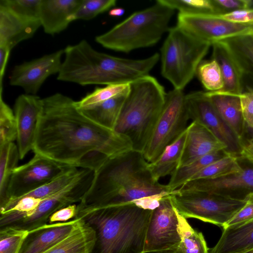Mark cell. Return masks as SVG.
<instances>
[{
    "label": "cell",
    "mask_w": 253,
    "mask_h": 253,
    "mask_svg": "<svg viewBox=\"0 0 253 253\" xmlns=\"http://www.w3.org/2000/svg\"><path fill=\"white\" fill-rule=\"evenodd\" d=\"M42 102L34 154L79 168L83 159L94 151L110 157L132 150L128 138L91 121L72 98L57 93Z\"/></svg>",
    "instance_id": "obj_1"
},
{
    "label": "cell",
    "mask_w": 253,
    "mask_h": 253,
    "mask_svg": "<svg viewBox=\"0 0 253 253\" xmlns=\"http://www.w3.org/2000/svg\"><path fill=\"white\" fill-rule=\"evenodd\" d=\"M172 193L167 184L154 179L142 153L131 150L107 157L94 171L91 185L77 205L76 216L131 203L153 210Z\"/></svg>",
    "instance_id": "obj_2"
},
{
    "label": "cell",
    "mask_w": 253,
    "mask_h": 253,
    "mask_svg": "<svg viewBox=\"0 0 253 253\" xmlns=\"http://www.w3.org/2000/svg\"><path fill=\"white\" fill-rule=\"evenodd\" d=\"M64 51L57 80L82 85L130 84L149 75L160 59L158 53L142 59L113 56L96 50L84 40Z\"/></svg>",
    "instance_id": "obj_3"
},
{
    "label": "cell",
    "mask_w": 253,
    "mask_h": 253,
    "mask_svg": "<svg viewBox=\"0 0 253 253\" xmlns=\"http://www.w3.org/2000/svg\"><path fill=\"white\" fill-rule=\"evenodd\" d=\"M152 211L131 203L94 210L76 217L95 231L92 253H142Z\"/></svg>",
    "instance_id": "obj_4"
},
{
    "label": "cell",
    "mask_w": 253,
    "mask_h": 253,
    "mask_svg": "<svg viewBox=\"0 0 253 253\" xmlns=\"http://www.w3.org/2000/svg\"><path fill=\"white\" fill-rule=\"evenodd\" d=\"M167 92L150 75L129 84L114 129L128 138L132 150L142 152L164 105Z\"/></svg>",
    "instance_id": "obj_5"
},
{
    "label": "cell",
    "mask_w": 253,
    "mask_h": 253,
    "mask_svg": "<svg viewBox=\"0 0 253 253\" xmlns=\"http://www.w3.org/2000/svg\"><path fill=\"white\" fill-rule=\"evenodd\" d=\"M174 10L157 0L153 5L134 12L108 32L96 36L95 41L105 48L125 53L152 46L168 32Z\"/></svg>",
    "instance_id": "obj_6"
},
{
    "label": "cell",
    "mask_w": 253,
    "mask_h": 253,
    "mask_svg": "<svg viewBox=\"0 0 253 253\" xmlns=\"http://www.w3.org/2000/svg\"><path fill=\"white\" fill-rule=\"evenodd\" d=\"M211 46L177 26L170 28L161 49L162 76L174 89L183 90L196 74Z\"/></svg>",
    "instance_id": "obj_7"
},
{
    "label": "cell",
    "mask_w": 253,
    "mask_h": 253,
    "mask_svg": "<svg viewBox=\"0 0 253 253\" xmlns=\"http://www.w3.org/2000/svg\"><path fill=\"white\" fill-rule=\"evenodd\" d=\"M174 208L185 218H196L223 227L244 206L245 199L197 191H179L170 195Z\"/></svg>",
    "instance_id": "obj_8"
},
{
    "label": "cell",
    "mask_w": 253,
    "mask_h": 253,
    "mask_svg": "<svg viewBox=\"0 0 253 253\" xmlns=\"http://www.w3.org/2000/svg\"><path fill=\"white\" fill-rule=\"evenodd\" d=\"M185 95L182 90L174 88L167 93L163 109L142 152L149 163L155 161L187 129L190 117Z\"/></svg>",
    "instance_id": "obj_9"
},
{
    "label": "cell",
    "mask_w": 253,
    "mask_h": 253,
    "mask_svg": "<svg viewBox=\"0 0 253 253\" xmlns=\"http://www.w3.org/2000/svg\"><path fill=\"white\" fill-rule=\"evenodd\" d=\"M72 167L74 166L34 154L28 163L13 170L8 184V201L0 208V214L13 208L25 195L53 180Z\"/></svg>",
    "instance_id": "obj_10"
},
{
    "label": "cell",
    "mask_w": 253,
    "mask_h": 253,
    "mask_svg": "<svg viewBox=\"0 0 253 253\" xmlns=\"http://www.w3.org/2000/svg\"><path fill=\"white\" fill-rule=\"evenodd\" d=\"M94 171L83 169L81 173L65 187L42 200L30 216L24 217L10 225L30 231L48 223L50 216L56 211L80 202L91 185Z\"/></svg>",
    "instance_id": "obj_11"
},
{
    "label": "cell",
    "mask_w": 253,
    "mask_h": 253,
    "mask_svg": "<svg viewBox=\"0 0 253 253\" xmlns=\"http://www.w3.org/2000/svg\"><path fill=\"white\" fill-rule=\"evenodd\" d=\"M170 195L161 199L152 211L143 252L179 249L177 211Z\"/></svg>",
    "instance_id": "obj_12"
},
{
    "label": "cell",
    "mask_w": 253,
    "mask_h": 253,
    "mask_svg": "<svg viewBox=\"0 0 253 253\" xmlns=\"http://www.w3.org/2000/svg\"><path fill=\"white\" fill-rule=\"evenodd\" d=\"M177 26L193 37L211 43L253 32V25L231 22L213 14L178 13Z\"/></svg>",
    "instance_id": "obj_13"
},
{
    "label": "cell",
    "mask_w": 253,
    "mask_h": 253,
    "mask_svg": "<svg viewBox=\"0 0 253 253\" xmlns=\"http://www.w3.org/2000/svg\"><path fill=\"white\" fill-rule=\"evenodd\" d=\"M186 106L192 121L200 123L209 129L235 155L240 150V142L219 116L206 92L199 91L185 95Z\"/></svg>",
    "instance_id": "obj_14"
},
{
    "label": "cell",
    "mask_w": 253,
    "mask_h": 253,
    "mask_svg": "<svg viewBox=\"0 0 253 253\" xmlns=\"http://www.w3.org/2000/svg\"><path fill=\"white\" fill-rule=\"evenodd\" d=\"M63 54L64 49H61L16 65L9 78L10 85L22 87L27 94L36 95L49 76L59 73Z\"/></svg>",
    "instance_id": "obj_15"
},
{
    "label": "cell",
    "mask_w": 253,
    "mask_h": 253,
    "mask_svg": "<svg viewBox=\"0 0 253 253\" xmlns=\"http://www.w3.org/2000/svg\"><path fill=\"white\" fill-rule=\"evenodd\" d=\"M42 104V99L34 94H21L15 100L14 113L20 159L33 150Z\"/></svg>",
    "instance_id": "obj_16"
},
{
    "label": "cell",
    "mask_w": 253,
    "mask_h": 253,
    "mask_svg": "<svg viewBox=\"0 0 253 253\" xmlns=\"http://www.w3.org/2000/svg\"><path fill=\"white\" fill-rule=\"evenodd\" d=\"M179 191H197L242 199L240 193L253 192V169H243L239 172L214 179L188 181L176 189Z\"/></svg>",
    "instance_id": "obj_17"
},
{
    "label": "cell",
    "mask_w": 253,
    "mask_h": 253,
    "mask_svg": "<svg viewBox=\"0 0 253 253\" xmlns=\"http://www.w3.org/2000/svg\"><path fill=\"white\" fill-rule=\"evenodd\" d=\"M81 218L67 222L47 223L29 231L18 253H42L66 237L78 226Z\"/></svg>",
    "instance_id": "obj_18"
},
{
    "label": "cell",
    "mask_w": 253,
    "mask_h": 253,
    "mask_svg": "<svg viewBox=\"0 0 253 253\" xmlns=\"http://www.w3.org/2000/svg\"><path fill=\"white\" fill-rule=\"evenodd\" d=\"M40 26V19L18 14L0 5V45L11 50L19 42L31 38Z\"/></svg>",
    "instance_id": "obj_19"
},
{
    "label": "cell",
    "mask_w": 253,
    "mask_h": 253,
    "mask_svg": "<svg viewBox=\"0 0 253 253\" xmlns=\"http://www.w3.org/2000/svg\"><path fill=\"white\" fill-rule=\"evenodd\" d=\"M227 146L206 126L192 121L187 128V135L179 167L187 165L207 154ZM178 167V168H179Z\"/></svg>",
    "instance_id": "obj_20"
},
{
    "label": "cell",
    "mask_w": 253,
    "mask_h": 253,
    "mask_svg": "<svg viewBox=\"0 0 253 253\" xmlns=\"http://www.w3.org/2000/svg\"><path fill=\"white\" fill-rule=\"evenodd\" d=\"M83 0H42L39 19L45 33L54 35L67 28Z\"/></svg>",
    "instance_id": "obj_21"
},
{
    "label": "cell",
    "mask_w": 253,
    "mask_h": 253,
    "mask_svg": "<svg viewBox=\"0 0 253 253\" xmlns=\"http://www.w3.org/2000/svg\"><path fill=\"white\" fill-rule=\"evenodd\" d=\"M217 113L240 142L245 124L239 95L220 91L206 92Z\"/></svg>",
    "instance_id": "obj_22"
},
{
    "label": "cell",
    "mask_w": 253,
    "mask_h": 253,
    "mask_svg": "<svg viewBox=\"0 0 253 253\" xmlns=\"http://www.w3.org/2000/svg\"><path fill=\"white\" fill-rule=\"evenodd\" d=\"M253 249V220L223 229L222 234L209 253H242Z\"/></svg>",
    "instance_id": "obj_23"
},
{
    "label": "cell",
    "mask_w": 253,
    "mask_h": 253,
    "mask_svg": "<svg viewBox=\"0 0 253 253\" xmlns=\"http://www.w3.org/2000/svg\"><path fill=\"white\" fill-rule=\"evenodd\" d=\"M212 58L218 63L224 81V87L220 91L240 95L243 93L242 73L231 54L220 42L211 44Z\"/></svg>",
    "instance_id": "obj_24"
},
{
    "label": "cell",
    "mask_w": 253,
    "mask_h": 253,
    "mask_svg": "<svg viewBox=\"0 0 253 253\" xmlns=\"http://www.w3.org/2000/svg\"><path fill=\"white\" fill-rule=\"evenodd\" d=\"M96 240L94 229L81 219L67 237L42 253H92Z\"/></svg>",
    "instance_id": "obj_25"
},
{
    "label": "cell",
    "mask_w": 253,
    "mask_h": 253,
    "mask_svg": "<svg viewBox=\"0 0 253 253\" xmlns=\"http://www.w3.org/2000/svg\"><path fill=\"white\" fill-rule=\"evenodd\" d=\"M219 42L231 54L243 78H248L253 82V32L228 38Z\"/></svg>",
    "instance_id": "obj_26"
},
{
    "label": "cell",
    "mask_w": 253,
    "mask_h": 253,
    "mask_svg": "<svg viewBox=\"0 0 253 253\" xmlns=\"http://www.w3.org/2000/svg\"><path fill=\"white\" fill-rule=\"evenodd\" d=\"M129 87L122 93L115 97L92 107L80 110L94 123L114 131Z\"/></svg>",
    "instance_id": "obj_27"
},
{
    "label": "cell",
    "mask_w": 253,
    "mask_h": 253,
    "mask_svg": "<svg viewBox=\"0 0 253 253\" xmlns=\"http://www.w3.org/2000/svg\"><path fill=\"white\" fill-rule=\"evenodd\" d=\"M187 135V129L154 162L149 163V168L154 179H159L171 175L179 166Z\"/></svg>",
    "instance_id": "obj_28"
},
{
    "label": "cell",
    "mask_w": 253,
    "mask_h": 253,
    "mask_svg": "<svg viewBox=\"0 0 253 253\" xmlns=\"http://www.w3.org/2000/svg\"><path fill=\"white\" fill-rule=\"evenodd\" d=\"M229 153L224 150L213 152L187 165L179 167L170 175L169 181L167 184L169 190L172 192L178 189L205 167Z\"/></svg>",
    "instance_id": "obj_29"
},
{
    "label": "cell",
    "mask_w": 253,
    "mask_h": 253,
    "mask_svg": "<svg viewBox=\"0 0 253 253\" xmlns=\"http://www.w3.org/2000/svg\"><path fill=\"white\" fill-rule=\"evenodd\" d=\"M19 159L18 147L13 142L0 146V208L8 201L9 182Z\"/></svg>",
    "instance_id": "obj_30"
},
{
    "label": "cell",
    "mask_w": 253,
    "mask_h": 253,
    "mask_svg": "<svg viewBox=\"0 0 253 253\" xmlns=\"http://www.w3.org/2000/svg\"><path fill=\"white\" fill-rule=\"evenodd\" d=\"M178 230L180 237L179 250L182 253H209L206 241L202 232L194 229L187 219L177 211Z\"/></svg>",
    "instance_id": "obj_31"
},
{
    "label": "cell",
    "mask_w": 253,
    "mask_h": 253,
    "mask_svg": "<svg viewBox=\"0 0 253 253\" xmlns=\"http://www.w3.org/2000/svg\"><path fill=\"white\" fill-rule=\"evenodd\" d=\"M243 169L238 162L237 157L229 153L224 157L205 167L190 181L220 178L239 172Z\"/></svg>",
    "instance_id": "obj_32"
},
{
    "label": "cell",
    "mask_w": 253,
    "mask_h": 253,
    "mask_svg": "<svg viewBox=\"0 0 253 253\" xmlns=\"http://www.w3.org/2000/svg\"><path fill=\"white\" fill-rule=\"evenodd\" d=\"M179 13L220 15L221 12L213 0H158Z\"/></svg>",
    "instance_id": "obj_33"
},
{
    "label": "cell",
    "mask_w": 253,
    "mask_h": 253,
    "mask_svg": "<svg viewBox=\"0 0 253 253\" xmlns=\"http://www.w3.org/2000/svg\"><path fill=\"white\" fill-rule=\"evenodd\" d=\"M196 75L208 91H220L224 87V81L220 68L214 59L202 61L197 68Z\"/></svg>",
    "instance_id": "obj_34"
},
{
    "label": "cell",
    "mask_w": 253,
    "mask_h": 253,
    "mask_svg": "<svg viewBox=\"0 0 253 253\" xmlns=\"http://www.w3.org/2000/svg\"><path fill=\"white\" fill-rule=\"evenodd\" d=\"M129 84H112L103 87H97L81 100L76 101L79 109H87L97 105L124 92Z\"/></svg>",
    "instance_id": "obj_35"
},
{
    "label": "cell",
    "mask_w": 253,
    "mask_h": 253,
    "mask_svg": "<svg viewBox=\"0 0 253 253\" xmlns=\"http://www.w3.org/2000/svg\"><path fill=\"white\" fill-rule=\"evenodd\" d=\"M29 231L13 226L0 230V253H18Z\"/></svg>",
    "instance_id": "obj_36"
},
{
    "label": "cell",
    "mask_w": 253,
    "mask_h": 253,
    "mask_svg": "<svg viewBox=\"0 0 253 253\" xmlns=\"http://www.w3.org/2000/svg\"><path fill=\"white\" fill-rule=\"evenodd\" d=\"M17 139V126L14 113L4 101L0 93V146Z\"/></svg>",
    "instance_id": "obj_37"
},
{
    "label": "cell",
    "mask_w": 253,
    "mask_h": 253,
    "mask_svg": "<svg viewBox=\"0 0 253 253\" xmlns=\"http://www.w3.org/2000/svg\"><path fill=\"white\" fill-rule=\"evenodd\" d=\"M116 0H83L71 18L76 20H88L115 6Z\"/></svg>",
    "instance_id": "obj_38"
},
{
    "label": "cell",
    "mask_w": 253,
    "mask_h": 253,
    "mask_svg": "<svg viewBox=\"0 0 253 253\" xmlns=\"http://www.w3.org/2000/svg\"><path fill=\"white\" fill-rule=\"evenodd\" d=\"M41 1L42 0H0V5L18 14L40 19Z\"/></svg>",
    "instance_id": "obj_39"
},
{
    "label": "cell",
    "mask_w": 253,
    "mask_h": 253,
    "mask_svg": "<svg viewBox=\"0 0 253 253\" xmlns=\"http://www.w3.org/2000/svg\"><path fill=\"white\" fill-rule=\"evenodd\" d=\"M244 206L227 222L223 229L240 225L253 220V192L248 194Z\"/></svg>",
    "instance_id": "obj_40"
},
{
    "label": "cell",
    "mask_w": 253,
    "mask_h": 253,
    "mask_svg": "<svg viewBox=\"0 0 253 253\" xmlns=\"http://www.w3.org/2000/svg\"><path fill=\"white\" fill-rule=\"evenodd\" d=\"M243 120L249 127L253 128V89L239 95Z\"/></svg>",
    "instance_id": "obj_41"
},
{
    "label": "cell",
    "mask_w": 253,
    "mask_h": 253,
    "mask_svg": "<svg viewBox=\"0 0 253 253\" xmlns=\"http://www.w3.org/2000/svg\"><path fill=\"white\" fill-rule=\"evenodd\" d=\"M221 14L232 11L253 7L252 0H213Z\"/></svg>",
    "instance_id": "obj_42"
},
{
    "label": "cell",
    "mask_w": 253,
    "mask_h": 253,
    "mask_svg": "<svg viewBox=\"0 0 253 253\" xmlns=\"http://www.w3.org/2000/svg\"><path fill=\"white\" fill-rule=\"evenodd\" d=\"M217 15L220 18L231 22L253 25V8L236 10Z\"/></svg>",
    "instance_id": "obj_43"
},
{
    "label": "cell",
    "mask_w": 253,
    "mask_h": 253,
    "mask_svg": "<svg viewBox=\"0 0 253 253\" xmlns=\"http://www.w3.org/2000/svg\"><path fill=\"white\" fill-rule=\"evenodd\" d=\"M77 205L75 204L63 208L52 213L49 217L48 223L67 222L76 217Z\"/></svg>",
    "instance_id": "obj_44"
},
{
    "label": "cell",
    "mask_w": 253,
    "mask_h": 253,
    "mask_svg": "<svg viewBox=\"0 0 253 253\" xmlns=\"http://www.w3.org/2000/svg\"><path fill=\"white\" fill-rule=\"evenodd\" d=\"M10 50L5 46L0 45V93L2 91V79Z\"/></svg>",
    "instance_id": "obj_45"
},
{
    "label": "cell",
    "mask_w": 253,
    "mask_h": 253,
    "mask_svg": "<svg viewBox=\"0 0 253 253\" xmlns=\"http://www.w3.org/2000/svg\"><path fill=\"white\" fill-rule=\"evenodd\" d=\"M240 154L242 157L253 164V135L246 143H240Z\"/></svg>",
    "instance_id": "obj_46"
},
{
    "label": "cell",
    "mask_w": 253,
    "mask_h": 253,
    "mask_svg": "<svg viewBox=\"0 0 253 253\" xmlns=\"http://www.w3.org/2000/svg\"><path fill=\"white\" fill-rule=\"evenodd\" d=\"M125 13V9L121 7L112 8L109 11V15L112 17H120Z\"/></svg>",
    "instance_id": "obj_47"
},
{
    "label": "cell",
    "mask_w": 253,
    "mask_h": 253,
    "mask_svg": "<svg viewBox=\"0 0 253 253\" xmlns=\"http://www.w3.org/2000/svg\"><path fill=\"white\" fill-rule=\"evenodd\" d=\"M142 253H182V252L179 249H177L160 251L146 252H142Z\"/></svg>",
    "instance_id": "obj_48"
},
{
    "label": "cell",
    "mask_w": 253,
    "mask_h": 253,
    "mask_svg": "<svg viewBox=\"0 0 253 253\" xmlns=\"http://www.w3.org/2000/svg\"><path fill=\"white\" fill-rule=\"evenodd\" d=\"M242 253H253V249L247 251H246L245 252H243Z\"/></svg>",
    "instance_id": "obj_49"
},
{
    "label": "cell",
    "mask_w": 253,
    "mask_h": 253,
    "mask_svg": "<svg viewBox=\"0 0 253 253\" xmlns=\"http://www.w3.org/2000/svg\"></svg>",
    "instance_id": "obj_50"
}]
</instances>
